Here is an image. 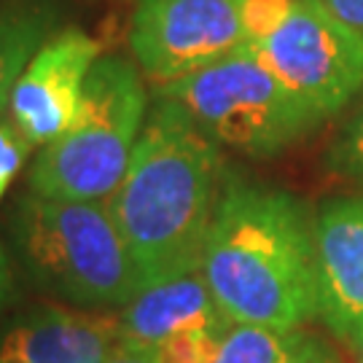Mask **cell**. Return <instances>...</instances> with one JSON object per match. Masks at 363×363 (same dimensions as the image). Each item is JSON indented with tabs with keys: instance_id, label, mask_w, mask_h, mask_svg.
<instances>
[{
	"instance_id": "6da1fadb",
	"label": "cell",
	"mask_w": 363,
	"mask_h": 363,
	"mask_svg": "<svg viewBox=\"0 0 363 363\" xmlns=\"http://www.w3.org/2000/svg\"><path fill=\"white\" fill-rule=\"evenodd\" d=\"M223 167L220 145L156 97L124 181L108 199L140 288L202 269Z\"/></svg>"
},
{
	"instance_id": "7a4b0ae2",
	"label": "cell",
	"mask_w": 363,
	"mask_h": 363,
	"mask_svg": "<svg viewBox=\"0 0 363 363\" xmlns=\"http://www.w3.org/2000/svg\"><path fill=\"white\" fill-rule=\"evenodd\" d=\"M202 274L232 323L298 331L318 315L312 223L283 189L223 175Z\"/></svg>"
},
{
	"instance_id": "3957f363",
	"label": "cell",
	"mask_w": 363,
	"mask_h": 363,
	"mask_svg": "<svg viewBox=\"0 0 363 363\" xmlns=\"http://www.w3.org/2000/svg\"><path fill=\"white\" fill-rule=\"evenodd\" d=\"M11 237L27 274L40 288L84 307H124L138 269L108 202L22 194Z\"/></svg>"
},
{
	"instance_id": "277c9868",
	"label": "cell",
	"mask_w": 363,
	"mask_h": 363,
	"mask_svg": "<svg viewBox=\"0 0 363 363\" xmlns=\"http://www.w3.org/2000/svg\"><path fill=\"white\" fill-rule=\"evenodd\" d=\"M143 78L121 57H100L65 135L43 145L30 167V191L62 199H111L124 181L145 127Z\"/></svg>"
},
{
	"instance_id": "5b68a950",
	"label": "cell",
	"mask_w": 363,
	"mask_h": 363,
	"mask_svg": "<svg viewBox=\"0 0 363 363\" xmlns=\"http://www.w3.org/2000/svg\"><path fill=\"white\" fill-rule=\"evenodd\" d=\"M156 97L181 105L210 140L253 159L277 156L320 121L250 49L156 84Z\"/></svg>"
},
{
	"instance_id": "8992f818",
	"label": "cell",
	"mask_w": 363,
	"mask_h": 363,
	"mask_svg": "<svg viewBox=\"0 0 363 363\" xmlns=\"http://www.w3.org/2000/svg\"><path fill=\"white\" fill-rule=\"evenodd\" d=\"M247 49L320 118L363 91V38L315 0H291Z\"/></svg>"
},
{
	"instance_id": "52a82bcc",
	"label": "cell",
	"mask_w": 363,
	"mask_h": 363,
	"mask_svg": "<svg viewBox=\"0 0 363 363\" xmlns=\"http://www.w3.org/2000/svg\"><path fill=\"white\" fill-rule=\"evenodd\" d=\"M130 46L156 84H169L247 49L240 0H138Z\"/></svg>"
},
{
	"instance_id": "ba28073f",
	"label": "cell",
	"mask_w": 363,
	"mask_h": 363,
	"mask_svg": "<svg viewBox=\"0 0 363 363\" xmlns=\"http://www.w3.org/2000/svg\"><path fill=\"white\" fill-rule=\"evenodd\" d=\"M100 60V40L78 27H65L43 40L16 81L9 116L33 145H49L73 124L86 76Z\"/></svg>"
},
{
	"instance_id": "9c48e42d",
	"label": "cell",
	"mask_w": 363,
	"mask_h": 363,
	"mask_svg": "<svg viewBox=\"0 0 363 363\" xmlns=\"http://www.w3.org/2000/svg\"><path fill=\"white\" fill-rule=\"evenodd\" d=\"M318 315L337 337L363 334V196H337L312 220Z\"/></svg>"
},
{
	"instance_id": "30bf717a",
	"label": "cell",
	"mask_w": 363,
	"mask_h": 363,
	"mask_svg": "<svg viewBox=\"0 0 363 363\" xmlns=\"http://www.w3.org/2000/svg\"><path fill=\"white\" fill-rule=\"evenodd\" d=\"M118 345V320L111 315L40 307L6 325L0 363H108Z\"/></svg>"
},
{
	"instance_id": "8fae6325",
	"label": "cell",
	"mask_w": 363,
	"mask_h": 363,
	"mask_svg": "<svg viewBox=\"0 0 363 363\" xmlns=\"http://www.w3.org/2000/svg\"><path fill=\"white\" fill-rule=\"evenodd\" d=\"M116 320L121 347L138 355H148L164 339L189 328H213L232 323L218 310L202 269L140 288L121 307Z\"/></svg>"
},
{
	"instance_id": "7c38bea8",
	"label": "cell",
	"mask_w": 363,
	"mask_h": 363,
	"mask_svg": "<svg viewBox=\"0 0 363 363\" xmlns=\"http://www.w3.org/2000/svg\"><path fill=\"white\" fill-rule=\"evenodd\" d=\"M60 13L52 0H0V116L33 54L54 33Z\"/></svg>"
},
{
	"instance_id": "4fadbf2b",
	"label": "cell",
	"mask_w": 363,
	"mask_h": 363,
	"mask_svg": "<svg viewBox=\"0 0 363 363\" xmlns=\"http://www.w3.org/2000/svg\"><path fill=\"white\" fill-rule=\"evenodd\" d=\"M323 350L304 331H277L267 325L232 323L220 337L210 363H296Z\"/></svg>"
},
{
	"instance_id": "5bb4252c",
	"label": "cell",
	"mask_w": 363,
	"mask_h": 363,
	"mask_svg": "<svg viewBox=\"0 0 363 363\" xmlns=\"http://www.w3.org/2000/svg\"><path fill=\"white\" fill-rule=\"evenodd\" d=\"M229 325L189 328V331H181V334H172L143 358H148L151 363H210L216 350H218L220 337L226 334Z\"/></svg>"
},
{
	"instance_id": "9a60e30c",
	"label": "cell",
	"mask_w": 363,
	"mask_h": 363,
	"mask_svg": "<svg viewBox=\"0 0 363 363\" xmlns=\"http://www.w3.org/2000/svg\"><path fill=\"white\" fill-rule=\"evenodd\" d=\"M325 162L334 172L363 181V103L355 108V113L339 130L337 140L331 143L328 154H325Z\"/></svg>"
},
{
	"instance_id": "2e32d148",
	"label": "cell",
	"mask_w": 363,
	"mask_h": 363,
	"mask_svg": "<svg viewBox=\"0 0 363 363\" xmlns=\"http://www.w3.org/2000/svg\"><path fill=\"white\" fill-rule=\"evenodd\" d=\"M33 148L35 145L27 140V135L19 130V124L9 113H3L0 116V199L16 178V172L22 169Z\"/></svg>"
},
{
	"instance_id": "e0dca14e",
	"label": "cell",
	"mask_w": 363,
	"mask_h": 363,
	"mask_svg": "<svg viewBox=\"0 0 363 363\" xmlns=\"http://www.w3.org/2000/svg\"><path fill=\"white\" fill-rule=\"evenodd\" d=\"M315 3L323 6L331 16H337L342 25H347L363 38V0H315Z\"/></svg>"
},
{
	"instance_id": "ac0fdd59",
	"label": "cell",
	"mask_w": 363,
	"mask_h": 363,
	"mask_svg": "<svg viewBox=\"0 0 363 363\" xmlns=\"http://www.w3.org/2000/svg\"><path fill=\"white\" fill-rule=\"evenodd\" d=\"M13 296V274H11V261L6 256V250L0 245V310L11 301Z\"/></svg>"
},
{
	"instance_id": "d6986e66",
	"label": "cell",
	"mask_w": 363,
	"mask_h": 363,
	"mask_svg": "<svg viewBox=\"0 0 363 363\" xmlns=\"http://www.w3.org/2000/svg\"><path fill=\"white\" fill-rule=\"evenodd\" d=\"M108 363H151L148 358H143V355H138V352L132 350H124L121 345H118V350L111 355V361Z\"/></svg>"
},
{
	"instance_id": "ffe728a7",
	"label": "cell",
	"mask_w": 363,
	"mask_h": 363,
	"mask_svg": "<svg viewBox=\"0 0 363 363\" xmlns=\"http://www.w3.org/2000/svg\"><path fill=\"white\" fill-rule=\"evenodd\" d=\"M296 363H339L331 352H325V350H320L318 355H312V358H304V361H296Z\"/></svg>"
},
{
	"instance_id": "44dd1931",
	"label": "cell",
	"mask_w": 363,
	"mask_h": 363,
	"mask_svg": "<svg viewBox=\"0 0 363 363\" xmlns=\"http://www.w3.org/2000/svg\"><path fill=\"white\" fill-rule=\"evenodd\" d=\"M352 347H355V352H358V363H363V334L352 342Z\"/></svg>"
}]
</instances>
